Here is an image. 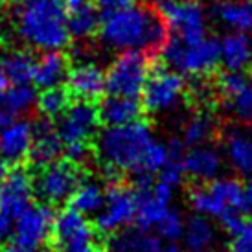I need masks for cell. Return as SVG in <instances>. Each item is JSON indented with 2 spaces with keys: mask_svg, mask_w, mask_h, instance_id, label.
Returning a JSON list of instances; mask_svg holds the SVG:
<instances>
[{
  "mask_svg": "<svg viewBox=\"0 0 252 252\" xmlns=\"http://www.w3.org/2000/svg\"><path fill=\"white\" fill-rule=\"evenodd\" d=\"M169 32L157 7L144 4L129 6L103 13L99 22V39L112 50H144L157 54L166 42Z\"/></svg>",
  "mask_w": 252,
  "mask_h": 252,
  "instance_id": "cell-1",
  "label": "cell"
},
{
  "mask_svg": "<svg viewBox=\"0 0 252 252\" xmlns=\"http://www.w3.org/2000/svg\"><path fill=\"white\" fill-rule=\"evenodd\" d=\"M15 32L35 50H61L70 41L64 0H11Z\"/></svg>",
  "mask_w": 252,
  "mask_h": 252,
  "instance_id": "cell-2",
  "label": "cell"
},
{
  "mask_svg": "<svg viewBox=\"0 0 252 252\" xmlns=\"http://www.w3.org/2000/svg\"><path fill=\"white\" fill-rule=\"evenodd\" d=\"M153 133L144 120L126 126L105 127L96 138V158L109 175V182L122 181L124 173L140 175Z\"/></svg>",
  "mask_w": 252,
  "mask_h": 252,
  "instance_id": "cell-3",
  "label": "cell"
},
{
  "mask_svg": "<svg viewBox=\"0 0 252 252\" xmlns=\"http://www.w3.org/2000/svg\"><path fill=\"white\" fill-rule=\"evenodd\" d=\"M158 52L162 63L181 72L182 76H208L221 64L219 39L216 37L204 35L197 41H181L173 35H168Z\"/></svg>",
  "mask_w": 252,
  "mask_h": 252,
  "instance_id": "cell-4",
  "label": "cell"
},
{
  "mask_svg": "<svg viewBox=\"0 0 252 252\" xmlns=\"http://www.w3.org/2000/svg\"><path fill=\"white\" fill-rule=\"evenodd\" d=\"M153 61V54L144 50H124L105 72V92L111 96L140 98Z\"/></svg>",
  "mask_w": 252,
  "mask_h": 252,
  "instance_id": "cell-5",
  "label": "cell"
},
{
  "mask_svg": "<svg viewBox=\"0 0 252 252\" xmlns=\"http://www.w3.org/2000/svg\"><path fill=\"white\" fill-rule=\"evenodd\" d=\"M85 179L83 166H77L74 162L66 160H54L35 169L32 173L33 181V195L42 204L48 206H59L68 201L76 186Z\"/></svg>",
  "mask_w": 252,
  "mask_h": 252,
  "instance_id": "cell-6",
  "label": "cell"
},
{
  "mask_svg": "<svg viewBox=\"0 0 252 252\" xmlns=\"http://www.w3.org/2000/svg\"><path fill=\"white\" fill-rule=\"evenodd\" d=\"M243 184L234 177L212 179L191 186L188 191V199L191 208L206 217L223 219L232 212H239Z\"/></svg>",
  "mask_w": 252,
  "mask_h": 252,
  "instance_id": "cell-7",
  "label": "cell"
},
{
  "mask_svg": "<svg viewBox=\"0 0 252 252\" xmlns=\"http://www.w3.org/2000/svg\"><path fill=\"white\" fill-rule=\"evenodd\" d=\"M186 94V81L181 72L169 68L162 61H153L147 81L142 91L144 112H168L179 107Z\"/></svg>",
  "mask_w": 252,
  "mask_h": 252,
  "instance_id": "cell-8",
  "label": "cell"
},
{
  "mask_svg": "<svg viewBox=\"0 0 252 252\" xmlns=\"http://www.w3.org/2000/svg\"><path fill=\"white\" fill-rule=\"evenodd\" d=\"M136 210V193L124 181H112L105 188V203L94 219V230L99 236H109L133 223Z\"/></svg>",
  "mask_w": 252,
  "mask_h": 252,
  "instance_id": "cell-9",
  "label": "cell"
},
{
  "mask_svg": "<svg viewBox=\"0 0 252 252\" xmlns=\"http://www.w3.org/2000/svg\"><path fill=\"white\" fill-rule=\"evenodd\" d=\"M157 11L168 32L181 41H197L206 35V11L195 0H158Z\"/></svg>",
  "mask_w": 252,
  "mask_h": 252,
  "instance_id": "cell-10",
  "label": "cell"
},
{
  "mask_svg": "<svg viewBox=\"0 0 252 252\" xmlns=\"http://www.w3.org/2000/svg\"><path fill=\"white\" fill-rule=\"evenodd\" d=\"M57 118L59 122L56 124V131L63 146L74 142L91 144L99 126L98 107L94 105V101H83V99H76L74 103L70 101V105Z\"/></svg>",
  "mask_w": 252,
  "mask_h": 252,
  "instance_id": "cell-11",
  "label": "cell"
},
{
  "mask_svg": "<svg viewBox=\"0 0 252 252\" xmlns=\"http://www.w3.org/2000/svg\"><path fill=\"white\" fill-rule=\"evenodd\" d=\"M13 236L17 245L35 251L44 245L50 238L54 212L48 204H32L30 203L19 216L13 219Z\"/></svg>",
  "mask_w": 252,
  "mask_h": 252,
  "instance_id": "cell-12",
  "label": "cell"
},
{
  "mask_svg": "<svg viewBox=\"0 0 252 252\" xmlns=\"http://www.w3.org/2000/svg\"><path fill=\"white\" fill-rule=\"evenodd\" d=\"M33 197V181L32 171L22 164H15L6 171V177L0 184V212L9 219H15Z\"/></svg>",
  "mask_w": 252,
  "mask_h": 252,
  "instance_id": "cell-13",
  "label": "cell"
},
{
  "mask_svg": "<svg viewBox=\"0 0 252 252\" xmlns=\"http://www.w3.org/2000/svg\"><path fill=\"white\" fill-rule=\"evenodd\" d=\"M61 153H63V142L56 131L54 120L42 116L33 124V140L26 157V162L30 164L28 169L35 171L50 162L57 160Z\"/></svg>",
  "mask_w": 252,
  "mask_h": 252,
  "instance_id": "cell-14",
  "label": "cell"
},
{
  "mask_svg": "<svg viewBox=\"0 0 252 252\" xmlns=\"http://www.w3.org/2000/svg\"><path fill=\"white\" fill-rule=\"evenodd\" d=\"M64 87L72 99L96 101L105 94V72L94 63L77 64L68 68Z\"/></svg>",
  "mask_w": 252,
  "mask_h": 252,
  "instance_id": "cell-15",
  "label": "cell"
},
{
  "mask_svg": "<svg viewBox=\"0 0 252 252\" xmlns=\"http://www.w3.org/2000/svg\"><path fill=\"white\" fill-rule=\"evenodd\" d=\"M33 140V124L28 120L15 118L11 124L0 129V157L6 164L26 162L30 146Z\"/></svg>",
  "mask_w": 252,
  "mask_h": 252,
  "instance_id": "cell-16",
  "label": "cell"
},
{
  "mask_svg": "<svg viewBox=\"0 0 252 252\" xmlns=\"http://www.w3.org/2000/svg\"><path fill=\"white\" fill-rule=\"evenodd\" d=\"M224 153L241 177L252 179V126H234L224 131Z\"/></svg>",
  "mask_w": 252,
  "mask_h": 252,
  "instance_id": "cell-17",
  "label": "cell"
},
{
  "mask_svg": "<svg viewBox=\"0 0 252 252\" xmlns=\"http://www.w3.org/2000/svg\"><path fill=\"white\" fill-rule=\"evenodd\" d=\"M111 252H182L177 243L164 241L149 230H124L116 234L107 247Z\"/></svg>",
  "mask_w": 252,
  "mask_h": 252,
  "instance_id": "cell-18",
  "label": "cell"
},
{
  "mask_svg": "<svg viewBox=\"0 0 252 252\" xmlns=\"http://www.w3.org/2000/svg\"><path fill=\"white\" fill-rule=\"evenodd\" d=\"M221 168H223V157L216 147L208 146V144L193 146L188 153L182 155L184 175L195 179L197 182H206L216 179Z\"/></svg>",
  "mask_w": 252,
  "mask_h": 252,
  "instance_id": "cell-19",
  "label": "cell"
},
{
  "mask_svg": "<svg viewBox=\"0 0 252 252\" xmlns=\"http://www.w3.org/2000/svg\"><path fill=\"white\" fill-rule=\"evenodd\" d=\"M144 107L138 98H127V96H107L98 107L99 124L105 127L126 126L133 124L136 120H142Z\"/></svg>",
  "mask_w": 252,
  "mask_h": 252,
  "instance_id": "cell-20",
  "label": "cell"
},
{
  "mask_svg": "<svg viewBox=\"0 0 252 252\" xmlns=\"http://www.w3.org/2000/svg\"><path fill=\"white\" fill-rule=\"evenodd\" d=\"M252 41L251 35L241 32H232L219 41V61L226 70L243 72L251 66Z\"/></svg>",
  "mask_w": 252,
  "mask_h": 252,
  "instance_id": "cell-21",
  "label": "cell"
},
{
  "mask_svg": "<svg viewBox=\"0 0 252 252\" xmlns=\"http://www.w3.org/2000/svg\"><path fill=\"white\" fill-rule=\"evenodd\" d=\"M212 15L232 32L252 37V2L251 0H216Z\"/></svg>",
  "mask_w": 252,
  "mask_h": 252,
  "instance_id": "cell-22",
  "label": "cell"
},
{
  "mask_svg": "<svg viewBox=\"0 0 252 252\" xmlns=\"http://www.w3.org/2000/svg\"><path fill=\"white\" fill-rule=\"evenodd\" d=\"M70 68L68 56L61 54L59 50H46L39 59H35V70H33V85L37 89H50L61 85Z\"/></svg>",
  "mask_w": 252,
  "mask_h": 252,
  "instance_id": "cell-23",
  "label": "cell"
},
{
  "mask_svg": "<svg viewBox=\"0 0 252 252\" xmlns=\"http://www.w3.org/2000/svg\"><path fill=\"white\" fill-rule=\"evenodd\" d=\"M216 228L206 216L189 217L182 230V245L186 252H212L216 245Z\"/></svg>",
  "mask_w": 252,
  "mask_h": 252,
  "instance_id": "cell-24",
  "label": "cell"
},
{
  "mask_svg": "<svg viewBox=\"0 0 252 252\" xmlns=\"http://www.w3.org/2000/svg\"><path fill=\"white\" fill-rule=\"evenodd\" d=\"M99 22H101V15L94 0L74 7H66V28L70 37H76V39L91 37L94 32H98Z\"/></svg>",
  "mask_w": 252,
  "mask_h": 252,
  "instance_id": "cell-25",
  "label": "cell"
},
{
  "mask_svg": "<svg viewBox=\"0 0 252 252\" xmlns=\"http://www.w3.org/2000/svg\"><path fill=\"white\" fill-rule=\"evenodd\" d=\"M0 68L4 70L11 85H28L33 79L35 57L30 50H9L0 57Z\"/></svg>",
  "mask_w": 252,
  "mask_h": 252,
  "instance_id": "cell-26",
  "label": "cell"
},
{
  "mask_svg": "<svg viewBox=\"0 0 252 252\" xmlns=\"http://www.w3.org/2000/svg\"><path fill=\"white\" fill-rule=\"evenodd\" d=\"M66 203L70 208L77 210L83 216L98 214L99 208L105 203V189L101 188L98 182H87L83 179L72 191V195L68 197Z\"/></svg>",
  "mask_w": 252,
  "mask_h": 252,
  "instance_id": "cell-27",
  "label": "cell"
},
{
  "mask_svg": "<svg viewBox=\"0 0 252 252\" xmlns=\"http://www.w3.org/2000/svg\"><path fill=\"white\" fill-rule=\"evenodd\" d=\"M217 131V122L210 112H197L182 126V144L184 146H201L208 144Z\"/></svg>",
  "mask_w": 252,
  "mask_h": 252,
  "instance_id": "cell-28",
  "label": "cell"
},
{
  "mask_svg": "<svg viewBox=\"0 0 252 252\" xmlns=\"http://www.w3.org/2000/svg\"><path fill=\"white\" fill-rule=\"evenodd\" d=\"M70 94L63 85H56L50 89H42V92L35 98V105L41 112V116L54 120L70 105Z\"/></svg>",
  "mask_w": 252,
  "mask_h": 252,
  "instance_id": "cell-29",
  "label": "cell"
},
{
  "mask_svg": "<svg viewBox=\"0 0 252 252\" xmlns=\"http://www.w3.org/2000/svg\"><path fill=\"white\" fill-rule=\"evenodd\" d=\"M224 101L234 118L245 126H252V79L245 77L241 87L228 98H224Z\"/></svg>",
  "mask_w": 252,
  "mask_h": 252,
  "instance_id": "cell-30",
  "label": "cell"
},
{
  "mask_svg": "<svg viewBox=\"0 0 252 252\" xmlns=\"http://www.w3.org/2000/svg\"><path fill=\"white\" fill-rule=\"evenodd\" d=\"M4 98L9 103V107L13 109L15 114L21 116V114H24V112L30 111L32 107L35 105V87H32V83L9 85V89L4 92Z\"/></svg>",
  "mask_w": 252,
  "mask_h": 252,
  "instance_id": "cell-31",
  "label": "cell"
},
{
  "mask_svg": "<svg viewBox=\"0 0 252 252\" xmlns=\"http://www.w3.org/2000/svg\"><path fill=\"white\" fill-rule=\"evenodd\" d=\"M182 230H184V221L179 212H175L173 208H169V212L162 217L158 224L155 226V232L157 236L162 238L164 241H171V243H177L181 241L182 238Z\"/></svg>",
  "mask_w": 252,
  "mask_h": 252,
  "instance_id": "cell-32",
  "label": "cell"
},
{
  "mask_svg": "<svg viewBox=\"0 0 252 252\" xmlns=\"http://www.w3.org/2000/svg\"><path fill=\"white\" fill-rule=\"evenodd\" d=\"M228 252H252V221H245L236 234H232Z\"/></svg>",
  "mask_w": 252,
  "mask_h": 252,
  "instance_id": "cell-33",
  "label": "cell"
},
{
  "mask_svg": "<svg viewBox=\"0 0 252 252\" xmlns=\"http://www.w3.org/2000/svg\"><path fill=\"white\" fill-rule=\"evenodd\" d=\"M64 158L66 160L74 162L77 166H83L87 164L89 157H91V144L89 142H74V144H66L63 146Z\"/></svg>",
  "mask_w": 252,
  "mask_h": 252,
  "instance_id": "cell-34",
  "label": "cell"
},
{
  "mask_svg": "<svg viewBox=\"0 0 252 252\" xmlns=\"http://www.w3.org/2000/svg\"><path fill=\"white\" fill-rule=\"evenodd\" d=\"M239 212L247 217L249 221H252V179L243 186L241 191V203H239Z\"/></svg>",
  "mask_w": 252,
  "mask_h": 252,
  "instance_id": "cell-35",
  "label": "cell"
},
{
  "mask_svg": "<svg viewBox=\"0 0 252 252\" xmlns=\"http://www.w3.org/2000/svg\"><path fill=\"white\" fill-rule=\"evenodd\" d=\"M94 2L101 13H111V11H116V9H122V7L133 4L134 0H94Z\"/></svg>",
  "mask_w": 252,
  "mask_h": 252,
  "instance_id": "cell-36",
  "label": "cell"
},
{
  "mask_svg": "<svg viewBox=\"0 0 252 252\" xmlns=\"http://www.w3.org/2000/svg\"><path fill=\"white\" fill-rule=\"evenodd\" d=\"M15 118H19L17 114L13 112V109L9 107V103L6 101L4 94H0V129L6 127L7 124H11Z\"/></svg>",
  "mask_w": 252,
  "mask_h": 252,
  "instance_id": "cell-37",
  "label": "cell"
},
{
  "mask_svg": "<svg viewBox=\"0 0 252 252\" xmlns=\"http://www.w3.org/2000/svg\"><path fill=\"white\" fill-rule=\"evenodd\" d=\"M11 234H13V219H9L0 212V243L9 239Z\"/></svg>",
  "mask_w": 252,
  "mask_h": 252,
  "instance_id": "cell-38",
  "label": "cell"
},
{
  "mask_svg": "<svg viewBox=\"0 0 252 252\" xmlns=\"http://www.w3.org/2000/svg\"><path fill=\"white\" fill-rule=\"evenodd\" d=\"M9 79H7V76L6 74H4V70H2V68H0V94H4V92L7 91V89H9Z\"/></svg>",
  "mask_w": 252,
  "mask_h": 252,
  "instance_id": "cell-39",
  "label": "cell"
},
{
  "mask_svg": "<svg viewBox=\"0 0 252 252\" xmlns=\"http://www.w3.org/2000/svg\"><path fill=\"white\" fill-rule=\"evenodd\" d=\"M6 252H33V251H30V249H24V247H21V245H17V243H15V245L9 247Z\"/></svg>",
  "mask_w": 252,
  "mask_h": 252,
  "instance_id": "cell-40",
  "label": "cell"
},
{
  "mask_svg": "<svg viewBox=\"0 0 252 252\" xmlns=\"http://www.w3.org/2000/svg\"><path fill=\"white\" fill-rule=\"evenodd\" d=\"M6 171H7V164L6 162H0V184H2L4 177H6Z\"/></svg>",
  "mask_w": 252,
  "mask_h": 252,
  "instance_id": "cell-41",
  "label": "cell"
},
{
  "mask_svg": "<svg viewBox=\"0 0 252 252\" xmlns=\"http://www.w3.org/2000/svg\"><path fill=\"white\" fill-rule=\"evenodd\" d=\"M11 0H0V6H6V4H9Z\"/></svg>",
  "mask_w": 252,
  "mask_h": 252,
  "instance_id": "cell-42",
  "label": "cell"
},
{
  "mask_svg": "<svg viewBox=\"0 0 252 252\" xmlns=\"http://www.w3.org/2000/svg\"><path fill=\"white\" fill-rule=\"evenodd\" d=\"M0 41H2V26H0Z\"/></svg>",
  "mask_w": 252,
  "mask_h": 252,
  "instance_id": "cell-43",
  "label": "cell"
},
{
  "mask_svg": "<svg viewBox=\"0 0 252 252\" xmlns=\"http://www.w3.org/2000/svg\"><path fill=\"white\" fill-rule=\"evenodd\" d=\"M103 252H111V251H109V249H105V251H103Z\"/></svg>",
  "mask_w": 252,
  "mask_h": 252,
  "instance_id": "cell-44",
  "label": "cell"
},
{
  "mask_svg": "<svg viewBox=\"0 0 252 252\" xmlns=\"http://www.w3.org/2000/svg\"><path fill=\"white\" fill-rule=\"evenodd\" d=\"M0 252H4V251H2V247H0Z\"/></svg>",
  "mask_w": 252,
  "mask_h": 252,
  "instance_id": "cell-45",
  "label": "cell"
},
{
  "mask_svg": "<svg viewBox=\"0 0 252 252\" xmlns=\"http://www.w3.org/2000/svg\"><path fill=\"white\" fill-rule=\"evenodd\" d=\"M251 64H252V59H251Z\"/></svg>",
  "mask_w": 252,
  "mask_h": 252,
  "instance_id": "cell-46",
  "label": "cell"
},
{
  "mask_svg": "<svg viewBox=\"0 0 252 252\" xmlns=\"http://www.w3.org/2000/svg\"><path fill=\"white\" fill-rule=\"evenodd\" d=\"M251 2H252V0H251Z\"/></svg>",
  "mask_w": 252,
  "mask_h": 252,
  "instance_id": "cell-47",
  "label": "cell"
}]
</instances>
